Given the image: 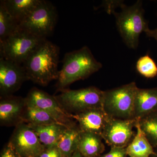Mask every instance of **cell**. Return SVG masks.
<instances>
[{"mask_svg": "<svg viewBox=\"0 0 157 157\" xmlns=\"http://www.w3.org/2000/svg\"><path fill=\"white\" fill-rule=\"evenodd\" d=\"M59 51L47 39L41 43L23 63L28 79L43 86L57 80Z\"/></svg>", "mask_w": 157, "mask_h": 157, "instance_id": "1", "label": "cell"}, {"mask_svg": "<svg viewBox=\"0 0 157 157\" xmlns=\"http://www.w3.org/2000/svg\"><path fill=\"white\" fill-rule=\"evenodd\" d=\"M63 63L56 83L58 90L61 91L75 82L87 78L102 67V64L97 60L86 46L65 54Z\"/></svg>", "mask_w": 157, "mask_h": 157, "instance_id": "2", "label": "cell"}, {"mask_svg": "<svg viewBox=\"0 0 157 157\" xmlns=\"http://www.w3.org/2000/svg\"><path fill=\"white\" fill-rule=\"evenodd\" d=\"M118 30L124 42L129 48L138 47L140 34L148 29V23L144 17L141 1H137L132 6L124 5L119 13L114 12Z\"/></svg>", "mask_w": 157, "mask_h": 157, "instance_id": "3", "label": "cell"}, {"mask_svg": "<svg viewBox=\"0 0 157 157\" xmlns=\"http://www.w3.org/2000/svg\"><path fill=\"white\" fill-rule=\"evenodd\" d=\"M46 39L19 28L0 42L1 58L21 64Z\"/></svg>", "mask_w": 157, "mask_h": 157, "instance_id": "4", "label": "cell"}, {"mask_svg": "<svg viewBox=\"0 0 157 157\" xmlns=\"http://www.w3.org/2000/svg\"><path fill=\"white\" fill-rule=\"evenodd\" d=\"M132 82L120 87L104 91L103 108L113 118H134V103L137 88Z\"/></svg>", "mask_w": 157, "mask_h": 157, "instance_id": "5", "label": "cell"}, {"mask_svg": "<svg viewBox=\"0 0 157 157\" xmlns=\"http://www.w3.org/2000/svg\"><path fill=\"white\" fill-rule=\"evenodd\" d=\"M55 97L65 110L74 114L88 109L103 108L104 91L90 86L76 90L65 89Z\"/></svg>", "mask_w": 157, "mask_h": 157, "instance_id": "6", "label": "cell"}, {"mask_svg": "<svg viewBox=\"0 0 157 157\" xmlns=\"http://www.w3.org/2000/svg\"><path fill=\"white\" fill-rule=\"evenodd\" d=\"M56 7L42 0L40 4L21 23L20 28L40 38L46 39L53 33L57 19Z\"/></svg>", "mask_w": 157, "mask_h": 157, "instance_id": "7", "label": "cell"}, {"mask_svg": "<svg viewBox=\"0 0 157 157\" xmlns=\"http://www.w3.org/2000/svg\"><path fill=\"white\" fill-rule=\"evenodd\" d=\"M25 98L27 103L48 113L59 123L68 128L76 125L72 114L64 109L55 96L50 95L44 91L34 87Z\"/></svg>", "mask_w": 157, "mask_h": 157, "instance_id": "8", "label": "cell"}, {"mask_svg": "<svg viewBox=\"0 0 157 157\" xmlns=\"http://www.w3.org/2000/svg\"><path fill=\"white\" fill-rule=\"evenodd\" d=\"M9 142L20 157H39L45 150L36 132L27 124L15 126Z\"/></svg>", "mask_w": 157, "mask_h": 157, "instance_id": "9", "label": "cell"}, {"mask_svg": "<svg viewBox=\"0 0 157 157\" xmlns=\"http://www.w3.org/2000/svg\"><path fill=\"white\" fill-rule=\"evenodd\" d=\"M137 120L121 119L113 118L102 135L103 140L110 147H126L135 134Z\"/></svg>", "mask_w": 157, "mask_h": 157, "instance_id": "10", "label": "cell"}, {"mask_svg": "<svg viewBox=\"0 0 157 157\" xmlns=\"http://www.w3.org/2000/svg\"><path fill=\"white\" fill-rule=\"evenodd\" d=\"M28 79L21 64L0 58V94L1 97L12 95Z\"/></svg>", "mask_w": 157, "mask_h": 157, "instance_id": "11", "label": "cell"}, {"mask_svg": "<svg viewBox=\"0 0 157 157\" xmlns=\"http://www.w3.org/2000/svg\"><path fill=\"white\" fill-rule=\"evenodd\" d=\"M72 116L78 123L81 132L93 133L101 136L113 118L103 108L88 109L72 114Z\"/></svg>", "mask_w": 157, "mask_h": 157, "instance_id": "12", "label": "cell"}, {"mask_svg": "<svg viewBox=\"0 0 157 157\" xmlns=\"http://www.w3.org/2000/svg\"><path fill=\"white\" fill-rule=\"evenodd\" d=\"M25 106V98L14 97L12 95L1 97V124L6 126H16L22 123V115Z\"/></svg>", "mask_w": 157, "mask_h": 157, "instance_id": "13", "label": "cell"}, {"mask_svg": "<svg viewBox=\"0 0 157 157\" xmlns=\"http://www.w3.org/2000/svg\"><path fill=\"white\" fill-rule=\"evenodd\" d=\"M157 111V87L137 88L134 103V118H141Z\"/></svg>", "mask_w": 157, "mask_h": 157, "instance_id": "14", "label": "cell"}, {"mask_svg": "<svg viewBox=\"0 0 157 157\" xmlns=\"http://www.w3.org/2000/svg\"><path fill=\"white\" fill-rule=\"evenodd\" d=\"M135 128L136 133L135 137L126 147L128 156L150 157L155 155L156 152L141 130L138 120H137Z\"/></svg>", "mask_w": 157, "mask_h": 157, "instance_id": "15", "label": "cell"}, {"mask_svg": "<svg viewBox=\"0 0 157 157\" xmlns=\"http://www.w3.org/2000/svg\"><path fill=\"white\" fill-rule=\"evenodd\" d=\"M103 140L100 135L81 132L77 149L84 157H99L105 150Z\"/></svg>", "mask_w": 157, "mask_h": 157, "instance_id": "16", "label": "cell"}, {"mask_svg": "<svg viewBox=\"0 0 157 157\" xmlns=\"http://www.w3.org/2000/svg\"><path fill=\"white\" fill-rule=\"evenodd\" d=\"M28 125L36 132L40 142L45 148L56 146L60 137L68 128L60 124L44 125Z\"/></svg>", "mask_w": 157, "mask_h": 157, "instance_id": "17", "label": "cell"}, {"mask_svg": "<svg viewBox=\"0 0 157 157\" xmlns=\"http://www.w3.org/2000/svg\"><path fill=\"white\" fill-rule=\"evenodd\" d=\"M42 0H2L7 11L20 24Z\"/></svg>", "mask_w": 157, "mask_h": 157, "instance_id": "18", "label": "cell"}, {"mask_svg": "<svg viewBox=\"0 0 157 157\" xmlns=\"http://www.w3.org/2000/svg\"><path fill=\"white\" fill-rule=\"evenodd\" d=\"M81 131L76 125L67 128L57 143L56 147L63 157H71L78 149Z\"/></svg>", "mask_w": 157, "mask_h": 157, "instance_id": "19", "label": "cell"}, {"mask_svg": "<svg viewBox=\"0 0 157 157\" xmlns=\"http://www.w3.org/2000/svg\"><path fill=\"white\" fill-rule=\"evenodd\" d=\"M22 119L23 122L33 125L60 124L48 113L26 102Z\"/></svg>", "mask_w": 157, "mask_h": 157, "instance_id": "20", "label": "cell"}, {"mask_svg": "<svg viewBox=\"0 0 157 157\" xmlns=\"http://www.w3.org/2000/svg\"><path fill=\"white\" fill-rule=\"evenodd\" d=\"M19 28V25L16 20L9 14L4 4L0 2V42Z\"/></svg>", "mask_w": 157, "mask_h": 157, "instance_id": "21", "label": "cell"}, {"mask_svg": "<svg viewBox=\"0 0 157 157\" xmlns=\"http://www.w3.org/2000/svg\"><path fill=\"white\" fill-rule=\"evenodd\" d=\"M140 128L154 148L157 149V111L138 119Z\"/></svg>", "mask_w": 157, "mask_h": 157, "instance_id": "22", "label": "cell"}, {"mask_svg": "<svg viewBox=\"0 0 157 157\" xmlns=\"http://www.w3.org/2000/svg\"><path fill=\"white\" fill-rule=\"evenodd\" d=\"M136 69L140 75L147 78H154L157 76V66L148 55L141 57L137 60Z\"/></svg>", "mask_w": 157, "mask_h": 157, "instance_id": "23", "label": "cell"}, {"mask_svg": "<svg viewBox=\"0 0 157 157\" xmlns=\"http://www.w3.org/2000/svg\"><path fill=\"white\" fill-rule=\"evenodd\" d=\"M126 147H111L107 154L101 155L99 157H128Z\"/></svg>", "mask_w": 157, "mask_h": 157, "instance_id": "24", "label": "cell"}, {"mask_svg": "<svg viewBox=\"0 0 157 157\" xmlns=\"http://www.w3.org/2000/svg\"><path fill=\"white\" fill-rule=\"evenodd\" d=\"M124 5L123 2L122 1H105L103 2L102 6L104 7L105 10L108 13L111 14L115 12V9L117 7H123Z\"/></svg>", "mask_w": 157, "mask_h": 157, "instance_id": "25", "label": "cell"}, {"mask_svg": "<svg viewBox=\"0 0 157 157\" xmlns=\"http://www.w3.org/2000/svg\"><path fill=\"white\" fill-rule=\"evenodd\" d=\"M0 157H20L10 142L3 147Z\"/></svg>", "mask_w": 157, "mask_h": 157, "instance_id": "26", "label": "cell"}, {"mask_svg": "<svg viewBox=\"0 0 157 157\" xmlns=\"http://www.w3.org/2000/svg\"><path fill=\"white\" fill-rule=\"evenodd\" d=\"M39 157H63L56 146L45 148Z\"/></svg>", "mask_w": 157, "mask_h": 157, "instance_id": "27", "label": "cell"}, {"mask_svg": "<svg viewBox=\"0 0 157 157\" xmlns=\"http://www.w3.org/2000/svg\"><path fill=\"white\" fill-rule=\"evenodd\" d=\"M145 33L147 36L154 38L157 42V28L154 29H148Z\"/></svg>", "mask_w": 157, "mask_h": 157, "instance_id": "28", "label": "cell"}, {"mask_svg": "<svg viewBox=\"0 0 157 157\" xmlns=\"http://www.w3.org/2000/svg\"><path fill=\"white\" fill-rule=\"evenodd\" d=\"M71 157H84L80 154L79 151L78 150V149L76 150L75 152L73 153V154L72 155V156Z\"/></svg>", "mask_w": 157, "mask_h": 157, "instance_id": "29", "label": "cell"}, {"mask_svg": "<svg viewBox=\"0 0 157 157\" xmlns=\"http://www.w3.org/2000/svg\"><path fill=\"white\" fill-rule=\"evenodd\" d=\"M154 157H157V152H156V154L153 156Z\"/></svg>", "mask_w": 157, "mask_h": 157, "instance_id": "30", "label": "cell"}]
</instances>
